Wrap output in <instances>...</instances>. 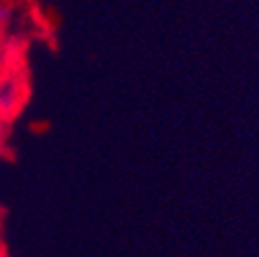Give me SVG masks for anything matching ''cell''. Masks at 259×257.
Returning <instances> with one entry per match:
<instances>
[{"label": "cell", "instance_id": "cell-1", "mask_svg": "<svg viewBox=\"0 0 259 257\" xmlns=\"http://www.w3.org/2000/svg\"><path fill=\"white\" fill-rule=\"evenodd\" d=\"M0 251H3V227H0Z\"/></svg>", "mask_w": 259, "mask_h": 257}]
</instances>
